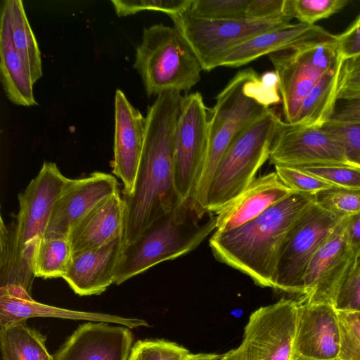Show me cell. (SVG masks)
Here are the masks:
<instances>
[{
    "label": "cell",
    "instance_id": "obj_1",
    "mask_svg": "<svg viewBox=\"0 0 360 360\" xmlns=\"http://www.w3.org/2000/svg\"><path fill=\"white\" fill-rule=\"evenodd\" d=\"M184 96L169 91L156 96L146 117L143 149L133 192L122 195L125 245L181 200L174 179V136Z\"/></svg>",
    "mask_w": 360,
    "mask_h": 360
},
{
    "label": "cell",
    "instance_id": "obj_2",
    "mask_svg": "<svg viewBox=\"0 0 360 360\" xmlns=\"http://www.w3.org/2000/svg\"><path fill=\"white\" fill-rule=\"evenodd\" d=\"M315 200L314 195L293 193L245 224L209 240L214 257L246 274L262 287L274 288L282 245L292 226Z\"/></svg>",
    "mask_w": 360,
    "mask_h": 360
},
{
    "label": "cell",
    "instance_id": "obj_3",
    "mask_svg": "<svg viewBox=\"0 0 360 360\" xmlns=\"http://www.w3.org/2000/svg\"><path fill=\"white\" fill-rule=\"evenodd\" d=\"M68 180L55 163L44 162L37 175L18 195L16 222L6 225L1 218V287H18L31 292L35 278L34 254L45 236L54 205Z\"/></svg>",
    "mask_w": 360,
    "mask_h": 360
},
{
    "label": "cell",
    "instance_id": "obj_4",
    "mask_svg": "<svg viewBox=\"0 0 360 360\" xmlns=\"http://www.w3.org/2000/svg\"><path fill=\"white\" fill-rule=\"evenodd\" d=\"M281 101L278 79L274 71L262 76L252 68L242 70L216 97L210 111L207 148L194 200L206 209L208 189L226 149L248 125Z\"/></svg>",
    "mask_w": 360,
    "mask_h": 360
},
{
    "label": "cell",
    "instance_id": "obj_5",
    "mask_svg": "<svg viewBox=\"0 0 360 360\" xmlns=\"http://www.w3.org/2000/svg\"><path fill=\"white\" fill-rule=\"evenodd\" d=\"M216 223L217 213L200 207L194 199L180 201L124 246L114 284L191 252L215 231Z\"/></svg>",
    "mask_w": 360,
    "mask_h": 360
},
{
    "label": "cell",
    "instance_id": "obj_6",
    "mask_svg": "<svg viewBox=\"0 0 360 360\" xmlns=\"http://www.w3.org/2000/svg\"><path fill=\"white\" fill-rule=\"evenodd\" d=\"M134 68L148 96L187 92L200 80L202 68L175 27L162 23L145 27L136 49Z\"/></svg>",
    "mask_w": 360,
    "mask_h": 360
},
{
    "label": "cell",
    "instance_id": "obj_7",
    "mask_svg": "<svg viewBox=\"0 0 360 360\" xmlns=\"http://www.w3.org/2000/svg\"><path fill=\"white\" fill-rule=\"evenodd\" d=\"M281 120L270 108L231 142L217 166L208 189V211L219 212L256 178L258 170L269 158Z\"/></svg>",
    "mask_w": 360,
    "mask_h": 360
},
{
    "label": "cell",
    "instance_id": "obj_8",
    "mask_svg": "<svg viewBox=\"0 0 360 360\" xmlns=\"http://www.w3.org/2000/svg\"><path fill=\"white\" fill-rule=\"evenodd\" d=\"M278 79L284 122L294 123L310 91L342 60L336 36L311 40L268 55Z\"/></svg>",
    "mask_w": 360,
    "mask_h": 360
},
{
    "label": "cell",
    "instance_id": "obj_9",
    "mask_svg": "<svg viewBox=\"0 0 360 360\" xmlns=\"http://www.w3.org/2000/svg\"><path fill=\"white\" fill-rule=\"evenodd\" d=\"M171 18L202 70L207 72L219 67L224 56L235 46L261 33L287 25L292 20L289 17L205 19L194 17L187 11Z\"/></svg>",
    "mask_w": 360,
    "mask_h": 360
},
{
    "label": "cell",
    "instance_id": "obj_10",
    "mask_svg": "<svg viewBox=\"0 0 360 360\" xmlns=\"http://www.w3.org/2000/svg\"><path fill=\"white\" fill-rule=\"evenodd\" d=\"M297 302L281 299L253 311L240 345L219 360H292Z\"/></svg>",
    "mask_w": 360,
    "mask_h": 360
},
{
    "label": "cell",
    "instance_id": "obj_11",
    "mask_svg": "<svg viewBox=\"0 0 360 360\" xmlns=\"http://www.w3.org/2000/svg\"><path fill=\"white\" fill-rule=\"evenodd\" d=\"M342 218L325 210L315 201L305 209L282 245L273 288L303 295L304 276L311 258Z\"/></svg>",
    "mask_w": 360,
    "mask_h": 360
},
{
    "label": "cell",
    "instance_id": "obj_12",
    "mask_svg": "<svg viewBox=\"0 0 360 360\" xmlns=\"http://www.w3.org/2000/svg\"><path fill=\"white\" fill-rule=\"evenodd\" d=\"M210 111L202 94L184 96L174 136V179L181 200L194 199L205 159Z\"/></svg>",
    "mask_w": 360,
    "mask_h": 360
},
{
    "label": "cell",
    "instance_id": "obj_13",
    "mask_svg": "<svg viewBox=\"0 0 360 360\" xmlns=\"http://www.w3.org/2000/svg\"><path fill=\"white\" fill-rule=\"evenodd\" d=\"M347 218H342L311 258L304 274L301 300L333 305L339 286L354 268L356 257L347 237Z\"/></svg>",
    "mask_w": 360,
    "mask_h": 360
},
{
    "label": "cell",
    "instance_id": "obj_14",
    "mask_svg": "<svg viewBox=\"0 0 360 360\" xmlns=\"http://www.w3.org/2000/svg\"><path fill=\"white\" fill-rule=\"evenodd\" d=\"M270 162L275 165H348L341 142L323 127L281 120L274 141Z\"/></svg>",
    "mask_w": 360,
    "mask_h": 360
},
{
    "label": "cell",
    "instance_id": "obj_15",
    "mask_svg": "<svg viewBox=\"0 0 360 360\" xmlns=\"http://www.w3.org/2000/svg\"><path fill=\"white\" fill-rule=\"evenodd\" d=\"M119 191L116 178L110 174L94 172L82 178H68L54 205L45 236H68L85 214Z\"/></svg>",
    "mask_w": 360,
    "mask_h": 360
},
{
    "label": "cell",
    "instance_id": "obj_16",
    "mask_svg": "<svg viewBox=\"0 0 360 360\" xmlns=\"http://www.w3.org/2000/svg\"><path fill=\"white\" fill-rule=\"evenodd\" d=\"M146 117L117 89L115 96V137L112 173L122 182L123 195L134 190L142 156Z\"/></svg>",
    "mask_w": 360,
    "mask_h": 360
},
{
    "label": "cell",
    "instance_id": "obj_17",
    "mask_svg": "<svg viewBox=\"0 0 360 360\" xmlns=\"http://www.w3.org/2000/svg\"><path fill=\"white\" fill-rule=\"evenodd\" d=\"M297 302L294 356L311 360L338 357L340 327L338 311L332 304Z\"/></svg>",
    "mask_w": 360,
    "mask_h": 360
},
{
    "label": "cell",
    "instance_id": "obj_18",
    "mask_svg": "<svg viewBox=\"0 0 360 360\" xmlns=\"http://www.w3.org/2000/svg\"><path fill=\"white\" fill-rule=\"evenodd\" d=\"M132 342L128 327L90 321L79 326L56 352L55 360H128Z\"/></svg>",
    "mask_w": 360,
    "mask_h": 360
},
{
    "label": "cell",
    "instance_id": "obj_19",
    "mask_svg": "<svg viewBox=\"0 0 360 360\" xmlns=\"http://www.w3.org/2000/svg\"><path fill=\"white\" fill-rule=\"evenodd\" d=\"M125 246L123 236L99 248L72 253L63 279L80 296L99 295L114 284Z\"/></svg>",
    "mask_w": 360,
    "mask_h": 360
},
{
    "label": "cell",
    "instance_id": "obj_20",
    "mask_svg": "<svg viewBox=\"0 0 360 360\" xmlns=\"http://www.w3.org/2000/svg\"><path fill=\"white\" fill-rule=\"evenodd\" d=\"M32 317H55L105 322L129 328L149 326L143 319L75 311L42 304L33 300L28 292L20 288L0 289V328L17 322L25 321Z\"/></svg>",
    "mask_w": 360,
    "mask_h": 360
},
{
    "label": "cell",
    "instance_id": "obj_21",
    "mask_svg": "<svg viewBox=\"0 0 360 360\" xmlns=\"http://www.w3.org/2000/svg\"><path fill=\"white\" fill-rule=\"evenodd\" d=\"M293 193L276 172L255 178L238 197L217 213L214 232L223 233L238 228Z\"/></svg>",
    "mask_w": 360,
    "mask_h": 360
},
{
    "label": "cell",
    "instance_id": "obj_22",
    "mask_svg": "<svg viewBox=\"0 0 360 360\" xmlns=\"http://www.w3.org/2000/svg\"><path fill=\"white\" fill-rule=\"evenodd\" d=\"M333 35L316 25L290 23L261 33L235 46L224 56L219 67H240L265 55Z\"/></svg>",
    "mask_w": 360,
    "mask_h": 360
},
{
    "label": "cell",
    "instance_id": "obj_23",
    "mask_svg": "<svg viewBox=\"0 0 360 360\" xmlns=\"http://www.w3.org/2000/svg\"><path fill=\"white\" fill-rule=\"evenodd\" d=\"M124 204L120 191L85 214L68 235L72 252L101 247L123 236Z\"/></svg>",
    "mask_w": 360,
    "mask_h": 360
},
{
    "label": "cell",
    "instance_id": "obj_24",
    "mask_svg": "<svg viewBox=\"0 0 360 360\" xmlns=\"http://www.w3.org/2000/svg\"><path fill=\"white\" fill-rule=\"evenodd\" d=\"M0 23V77L4 93L15 105H36L34 83L29 67L13 45L8 11L4 1L1 4Z\"/></svg>",
    "mask_w": 360,
    "mask_h": 360
},
{
    "label": "cell",
    "instance_id": "obj_25",
    "mask_svg": "<svg viewBox=\"0 0 360 360\" xmlns=\"http://www.w3.org/2000/svg\"><path fill=\"white\" fill-rule=\"evenodd\" d=\"M342 61L328 72L306 96L292 124L322 127L329 121L336 103L338 79Z\"/></svg>",
    "mask_w": 360,
    "mask_h": 360
},
{
    "label": "cell",
    "instance_id": "obj_26",
    "mask_svg": "<svg viewBox=\"0 0 360 360\" xmlns=\"http://www.w3.org/2000/svg\"><path fill=\"white\" fill-rule=\"evenodd\" d=\"M46 337L28 327L25 321L0 328L4 360H53L45 345Z\"/></svg>",
    "mask_w": 360,
    "mask_h": 360
},
{
    "label": "cell",
    "instance_id": "obj_27",
    "mask_svg": "<svg viewBox=\"0 0 360 360\" xmlns=\"http://www.w3.org/2000/svg\"><path fill=\"white\" fill-rule=\"evenodd\" d=\"M8 11L13 45L27 63L35 83L42 76L41 53L20 0H4Z\"/></svg>",
    "mask_w": 360,
    "mask_h": 360
},
{
    "label": "cell",
    "instance_id": "obj_28",
    "mask_svg": "<svg viewBox=\"0 0 360 360\" xmlns=\"http://www.w3.org/2000/svg\"><path fill=\"white\" fill-rule=\"evenodd\" d=\"M72 253L68 236H45L34 254L32 269L35 277L63 278Z\"/></svg>",
    "mask_w": 360,
    "mask_h": 360
},
{
    "label": "cell",
    "instance_id": "obj_29",
    "mask_svg": "<svg viewBox=\"0 0 360 360\" xmlns=\"http://www.w3.org/2000/svg\"><path fill=\"white\" fill-rule=\"evenodd\" d=\"M347 0H285V13L299 22L314 25L321 20L329 18L347 4Z\"/></svg>",
    "mask_w": 360,
    "mask_h": 360
},
{
    "label": "cell",
    "instance_id": "obj_30",
    "mask_svg": "<svg viewBox=\"0 0 360 360\" xmlns=\"http://www.w3.org/2000/svg\"><path fill=\"white\" fill-rule=\"evenodd\" d=\"M315 202L334 214L352 217L360 214V190L332 187L314 195Z\"/></svg>",
    "mask_w": 360,
    "mask_h": 360
},
{
    "label": "cell",
    "instance_id": "obj_31",
    "mask_svg": "<svg viewBox=\"0 0 360 360\" xmlns=\"http://www.w3.org/2000/svg\"><path fill=\"white\" fill-rule=\"evenodd\" d=\"M190 352L162 339L139 340L131 347L128 360H186Z\"/></svg>",
    "mask_w": 360,
    "mask_h": 360
},
{
    "label": "cell",
    "instance_id": "obj_32",
    "mask_svg": "<svg viewBox=\"0 0 360 360\" xmlns=\"http://www.w3.org/2000/svg\"><path fill=\"white\" fill-rule=\"evenodd\" d=\"M297 167L334 187L360 190V168L346 164L314 165Z\"/></svg>",
    "mask_w": 360,
    "mask_h": 360
},
{
    "label": "cell",
    "instance_id": "obj_33",
    "mask_svg": "<svg viewBox=\"0 0 360 360\" xmlns=\"http://www.w3.org/2000/svg\"><path fill=\"white\" fill-rule=\"evenodd\" d=\"M250 0H193L187 12L205 19H231L245 17Z\"/></svg>",
    "mask_w": 360,
    "mask_h": 360
},
{
    "label": "cell",
    "instance_id": "obj_34",
    "mask_svg": "<svg viewBox=\"0 0 360 360\" xmlns=\"http://www.w3.org/2000/svg\"><path fill=\"white\" fill-rule=\"evenodd\" d=\"M193 0H112L120 17L133 15L143 11H159L170 18L187 11Z\"/></svg>",
    "mask_w": 360,
    "mask_h": 360
},
{
    "label": "cell",
    "instance_id": "obj_35",
    "mask_svg": "<svg viewBox=\"0 0 360 360\" xmlns=\"http://www.w3.org/2000/svg\"><path fill=\"white\" fill-rule=\"evenodd\" d=\"M340 360H360V321L354 313L338 311Z\"/></svg>",
    "mask_w": 360,
    "mask_h": 360
},
{
    "label": "cell",
    "instance_id": "obj_36",
    "mask_svg": "<svg viewBox=\"0 0 360 360\" xmlns=\"http://www.w3.org/2000/svg\"><path fill=\"white\" fill-rule=\"evenodd\" d=\"M275 172L283 182L295 193L315 195L320 191L334 187L297 167L275 165Z\"/></svg>",
    "mask_w": 360,
    "mask_h": 360
},
{
    "label": "cell",
    "instance_id": "obj_37",
    "mask_svg": "<svg viewBox=\"0 0 360 360\" xmlns=\"http://www.w3.org/2000/svg\"><path fill=\"white\" fill-rule=\"evenodd\" d=\"M333 306L337 311L360 312V270L355 264L339 286Z\"/></svg>",
    "mask_w": 360,
    "mask_h": 360
},
{
    "label": "cell",
    "instance_id": "obj_38",
    "mask_svg": "<svg viewBox=\"0 0 360 360\" xmlns=\"http://www.w3.org/2000/svg\"><path fill=\"white\" fill-rule=\"evenodd\" d=\"M322 127L341 142L348 165L360 168V124L327 122Z\"/></svg>",
    "mask_w": 360,
    "mask_h": 360
},
{
    "label": "cell",
    "instance_id": "obj_39",
    "mask_svg": "<svg viewBox=\"0 0 360 360\" xmlns=\"http://www.w3.org/2000/svg\"><path fill=\"white\" fill-rule=\"evenodd\" d=\"M360 96V54L342 60L338 79L336 101Z\"/></svg>",
    "mask_w": 360,
    "mask_h": 360
},
{
    "label": "cell",
    "instance_id": "obj_40",
    "mask_svg": "<svg viewBox=\"0 0 360 360\" xmlns=\"http://www.w3.org/2000/svg\"><path fill=\"white\" fill-rule=\"evenodd\" d=\"M285 0H250L245 18L269 19L288 17L285 13Z\"/></svg>",
    "mask_w": 360,
    "mask_h": 360
},
{
    "label": "cell",
    "instance_id": "obj_41",
    "mask_svg": "<svg viewBox=\"0 0 360 360\" xmlns=\"http://www.w3.org/2000/svg\"><path fill=\"white\" fill-rule=\"evenodd\" d=\"M328 122L360 124V96L337 100Z\"/></svg>",
    "mask_w": 360,
    "mask_h": 360
},
{
    "label": "cell",
    "instance_id": "obj_42",
    "mask_svg": "<svg viewBox=\"0 0 360 360\" xmlns=\"http://www.w3.org/2000/svg\"><path fill=\"white\" fill-rule=\"evenodd\" d=\"M335 36L342 60L360 54V14L345 32Z\"/></svg>",
    "mask_w": 360,
    "mask_h": 360
},
{
    "label": "cell",
    "instance_id": "obj_43",
    "mask_svg": "<svg viewBox=\"0 0 360 360\" xmlns=\"http://www.w3.org/2000/svg\"><path fill=\"white\" fill-rule=\"evenodd\" d=\"M347 233L349 243L356 258L360 255V214L348 217Z\"/></svg>",
    "mask_w": 360,
    "mask_h": 360
},
{
    "label": "cell",
    "instance_id": "obj_44",
    "mask_svg": "<svg viewBox=\"0 0 360 360\" xmlns=\"http://www.w3.org/2000/svg\"><path fill=\"white\" fill-rule=\"evenodd\" d=\"M220 354L208 353H190L186 360H219Z\"/></svg>",
    "mask_w": 360,
    "mask_h": 360
},
{
    "label": "cell",
    "instance_id": "obj_45",
    "mask_svg": "<svg viewBox=\"0 0 360 360\" xmlns=\"http://www.w3.org/2000/svg\"><path fill=\"white\" fill-rule=\"evenodd\" d=\"M355 266L360 270V255L356 258Z\"/></svg>",
    "mask_w": 360,
    "mask_h": 360
},
{
    "label": "cell",
    "instance_id": "obj_46",
    "mask_svg": "<svg viewBox=\"0 0 360 360\" xmlns=\"http://www.w3.org/2000/svg\"><path fill=\"white\" fill-rule=\"evenodd\" d=\"M292 360H311V359H307L300 358V357H293ZM329 360H340V359L338 358H337V359H329Z\"/></svg>",
    "mask_w": 360,
    "mask_h": 360
},
{
    "label": "cell",
    "instance_id": "obj_47",
    "mask_svg": "<svg viewBox=\"0 0 360 360\" xmlns=\"http://www.w3.org/2000/svg\"><path fill=\"white\" fill-rule=\"evenodd\" d=\"M356 314V316H357V318L359 319V320L360 321V312L359 313H354Z\"/></svg>",
    "mask_w": 360,
    "mask_h": 360
}]
</instances>
